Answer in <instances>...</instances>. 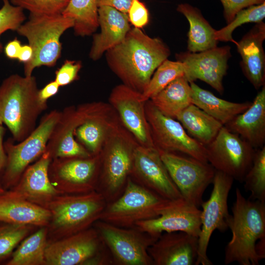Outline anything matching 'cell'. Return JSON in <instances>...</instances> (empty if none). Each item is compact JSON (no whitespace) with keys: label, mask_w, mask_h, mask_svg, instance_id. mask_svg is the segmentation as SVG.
<instances>
[{"label":"cell","mask_w":265,"mask_h":265,"mask_svg":"<svg viewBox=\"0 0 265 265\" xmlns=\"http://www.w3.org/2000/svg\"><path fill=\"white\" fill-rule=\"evenodd\" d=\"M106 53L109 67L123 84L142 93L170 52L161 39L150 37L134 27L122 42Z\"/></svg>","instance_id":"obj_1"},{"label":"cell","mask_w":265,"mask_h":265,"mask_svg":"<svg viewBox=\"0 0 265 265\" xmlns=\"http://www.w3.org/2000/svg\"><path fill=\"white\" fill-rule=\"evenodd\" d=\"M39 90L33 75L13 74L0 85V125L7 127L14 141H22L34 130L47 108L39 99Z\"/></svg>","instance_id":"obj_2"},{"label":"cell","mask_w":265,"mask_h":265,"mask_svg":"<svg viewBox=\"0 0 265 265\" xmlns=\"http://www.w3.org/2000/svg\"><path fill=\"white\" fill-rule=\"evenodd\" d=\"M228 221L232 238L225 249L224 264L258 265L256 244L265 237V202L246 199L237 188Z\"/></svg>","instance_id":"obj_3"},{"label":"cell","mask_w":265,"mask_h":265,"mask_svg":"<svg viewBox=\"0 0 265 265\" xmlns=\"http://www.w3.org/2000/svg\"><path fill=\"white\" fill-rule=\"evenodd\" d=\"M73 19L62 14L40 15L30 14L16 31L26 38L33 51L31 60L24 64L25 76L32 75L37 67L54 66L60 57V38L67 29L73 27Z\"/></svg>","instance_id":"obj_4"},{"label":"cell","mask_w":265,"mask_h":265,"mask_svg":"<svg viewBox=\"0 0 265 265\" xmlns=\"http://www.w3.org/2000/svg\"><path fill=\"white\" fill-rule=\"evenodd\" d=\"M102 194L95 191L80 195H59L48 202L51 218L48 225L58 238L66 237L85 230L100 218L104 210Z\"/></svg>","instance_id":"obj_5"},{"label":"cell","mask_w":265,"mask_h":265,"mask_svg":"<svg viewBox=\"0 0 265 265\" xmlns=\"http://www.w3.org/2000/svg\"><path fill=\"white\" fill-rule=\"evenodd\" d=\"M61 112L53 110L45 114L39 125L25 139L17 144L11 139L4 142L7 164L2 181L5 190L15 186L26 169L45 152Z\"/></svg>","instance_id":"obj_6"},{"label":"cell","mask_w":265,"mask_h":265,"mask_svg":"<svg viewBox=\"0 0 265 265\" xmlns=\"http://www.w3.org/2000/svg\"><path fill=\"white\" fill-rule=\"evenodd\" d=\"M170 200L129 179L123 195L104 210L100 218L115 226L129 227L158 217Z\"/></svg>","instance_id":"obj_7"},{"label":"cell","mask_w":265,"mask_h":265,"mask_svg":"<svg viewBox=\"0 0 265 265\" xmlns=\"http://www.w3.org/2000/svg\"><path fill=\"white\" fill-rule=\"evenodd\" d=\"M171 179L183 198L200 207L207 187L212 183L215 169L208 162L173 152L158 150Z\"/></svg>","instance_id":"obj_8"},{"label":"cell","mask_w":265,"mask_h":265,"mask_svg":"<svg viewBox=\"0 0 265 265\" xmlns=\"http://www.w3.org/2000/svg\"><path fill=\"white\" fill-rule=\"evenodd\" d=\"M234 180L227 174L215 170L210 197L201 205V225L196 265H212L207 255L208 247L215 230L224 232L228 228L230 214L228 212V198Z\"/></svg>","instance_id":"obj_9"},{"label":"cell","mask_w":265,"mask_h":265,"mask_svg":"<svg viewBox=\"0 0 265 265\" xmlns=\"http://www.w3.org/2000/svg\"><path fill=\"white\" fill-rule=\"evenodd\" d=\"M205 147L207 161L215 170L243 182L252 164L256 149L224 126Z\"/></svg>","instance_id":"obj_10"},{"label":"cell","mask_w":265,"mask_h":265,"mask_svg":"<svg viewBox=\"0 0 265 265\" xmlns=\"http://www.w3.org/2000/svg\"><path fill=\"white\" fill-rule=\"evenodd\" d=\"M145 110L153 143L158 150L179 152L208 162L206 147L189 136L179 121L164 115L149 100L145 102Z\"/></svg>","instance_id":"obj_11"},{"label":"cell","mask_w":265,"mask_h":265,"mask_svg":"<svg viewBox=\"0 0 265 265\" xmlns=\"http://www.w3.org/2000/svg\"><path fill=\"white\" fill-rule=\"evenodd\" d=\"M103 239L116 259L125 265L153 264L148 248L159 237H144L139 230L123 229L106 222H99Z\"/></svg>","instance_id":"obj_12"},{"label":"cell","mask_w":265,"mask_h":265,"mask_svg":"<svg viewBox=\"0 0 265 265\" xmlns=\"http://www.w3.org/2000/svg\"><path fill=\"white\" fill-rule=\"evenodd\" d=\"M201 212L198 207L184 198L170 200L160 215L135 223L142 233L159 237L163 232H184L198 237L201 230Z\"/></svg>","instance_id":"obj_13"},{"label":"cell","mask_w":265,"mask_h":265,"mask_svg":"<svg viewBox=\"0 0 265 265\" xmlns=\"http://www.w3.org/2000/svg\"><path fill=\"white\" fill-rule=\"evenodd\" d=\"M230 47H216L203 52L188 51L177 54L178 61L184 67V77L189 82L200 80L222 94V80L228 69V61L231 57Z\"/></svg>","instance_id":"obj_14"},{"label":"cell","mask_w":265,"mask_h":265,"mask_svg":"<svg viewBox=\"0 0 265 265\" xmlns=\"http://www.w3.org/2000/svg\"><path fill=\"white\" fill-rule=\"evenodd\" d=\"M97 160V157L53 159L49 168L50 180L63 194L89 192Z\"/></svg>","instance_id":"obj_15"},{"label":"cell","mask_w":265,"mask_h":265,"mask_svg":"<svg viewBox=\"0 0 265 265\" xmlns=\"http://www.w3.org/2000/svg\"><path fill=\"white\" fill-rule=\"evenodd\" d=\"M99 241L97 233L85 230L47 243L45 259L48 265L85 264L97 253Z\"/></svg>","instance_id":"obj_16"},{"label":"cell","mask_w":265,"mask_h":265,"mask_svg":"<svg viewBox=\"0 0 265 265\" xmlns=\"http://www.w3.org/2000/svg\"><path fill=\"white\" fill-rule=\"evenodd\" d=\"M109 101L125 126L141 145L155 147L147 120L141 93L122 84L114 88Z\"/></svg>","instance_id":"obj_17"},{"label":"cell","mask_w":265,"mask_h":265,"mask_svg":"<svg viewBox=\"0 0 265 265\" xmlns=\"http://www.w3.org/2000/svg\"><path fill=\"white\" fill-rule=\"evenodd\" d=\"M132 164L137 174L154 192L171 200L183 198L156 147L137 146L133 150Z\"/></svg>","instance_id":"obj_18"},{"label":"cell","mask_w":265,"mask_h":265,"mask_svg":"<svg viewBox=\"0 0 265 265\" xmlns=\"http://www.w3.org/2000/svg\"><path fill=\"white\" fill-rule=\"evenodd\" d=\"M198 237L184 232L165 233L148 248L153 264L193 265L197 257Z\"/></svg>","instance_id":"obj_19"},{"label":"cell","mask_w":265,"mask_h":265,"mask_svg":"<svg viewBox=\"0 0 265 265\" xmlns=\"http://www.w3.org/2000/svg\"><path fill=\"white\" fill-rule=\"evenodd\" d=\"M52 160L49 154L44 152L37 161L26 169L17 184L9 190L18 196L45 208L54 197L63 194L50 180L49 168Z\"/></svg>","instance_id":"obj_20"},{"label":"cell","mask_w":265,"mask_h":265,"mask_svg":"<svg viewBox=\"0 0 265 265\" xmlns=\"http://www.w3.org/2000/svg\"><path fill=\"white\" fill-rule=\"evenodd\" d=\"M80 122L79 112L74 106L67 107L61 112L45 151L52 159L91 157V154L75 137L74 132Z\"/></svg>","instance_id":"obj_21"},{"label":"cell","mask_w":265,"mask_h":265,"mask_svg":"<svg viewBox=\"0 0 265 265\" xmlns=\"http://www.w3.org/2000/svg\"><path fill=\"white\" fill-rule=\"evenodd\" d=\"M265 39V24L262 21L235 43L241 57L243 73L256 89L265 83V54L263 47Z\"/></svg>","instance_id":"obj_22"},{"label":"cell","mask_w":265,"mask_h":265,"mask_svg":"<svg viewBox=\"0 0 265 265\" xmlns=\"http://www.w3.org/2000/svg\"><path fill=\"white\" fill-rule=\"evenodd\" d=\"M98 14L101 31L94 35L89 52L90 58L94 61L122 42L131 29L128 14L114 8L99 6Z\"/></svg>","instance_id":"obj_23"},{"label":"cell","mask_w":265,"mask_h":265,"mask_svg":"<svg viewBox=\"0 0 265 265\" xmlns=\"http://www.w3.org/2000/svg\"><path fill=\"white\" fill-rule=\"evenodd\" d=\"M238 134L255 149L265 143V86L257 94L250 106L224 125Z\"/></svg>","instance_id":"obj_24"},{"label":"cell","mask_w":265,"mask_h":265,"mask_svg":"<svg viewBox=\"0 0 265 265\" xmlns=\"http://www.w3.org/2000/svg\"><path fill=\"white\" fill-rule=\"evenodd\" d=\"M51 218L50 211L6 190L0 194V221L45 227Z\"/></svg>","instance_id":"obj_25"},{"label":"cell","mask_w":265,"mask_h":265,"mask_svg":"<svg viewBox=\"0 0 265 265\" xmlns=\"http://www.w3.org/2000/svg\"><path fill=\"white\" fill-rule=\"evenodd\" d=\"M102 107L98 104H88L78 107L80 122L74 136L91 154H96L101 148L109 128L104 121Z\"/></svg>","instance_id":"obj_26"},{"label":"cell","mask_w":265,"mask_h":265,"mask_svg":"<svg viewBox=\"0 0 265 265\" xmlns=\"http://www.w3.org/2000/svg\"><path fill=\"white\" fill-rule=\"evenodd\" d=\"M133 150L119 137L110 143L105 159V179L109 190L115 191L123 184L132 166Z\"/></svg>","instance_id":"obj_27"},{"label":"cell","mask_w":265,"mask_h":265,"mask_svg":"<svg viewBox=\"0 0 265 265\" xmlns=\"http://www.w3.org/2000/svg\"><path fill=\"white\" fill-rule=\"evenodd\" d=\"M192 89V103L225 125L245 111L251 102L234 103L219 98L211 92L189 82Z\"/></svg>","instance_id":"obj_28"},{"label":"cell","mask_w":265,"mask_h":265,"mask_svg":"<svg viewBox=\"0 0 265 265\" xmlns=\"http://www.w3.org/2000/svg\"><path fill=\"white\" fill-rule=\"evenodd\" d=\"M177 10L183 14L188 21L187 50L189 52L198 53L217 47L215 38L216 30L204 18L197 8L188 3H181Z\"/></svg>","instance_id":"obj_29"},{"label":"cell","mask_w":265,"mask_h":265,"mask_svg":"<svg viewBox=\"0 0 265 265\" xmlns=\"http://www.w3.org/2000/svg\"><path fill=\"white\" fill-rule=\"evenodd\" d=\"M176 119L189 136L205 146L213 140L224 126L193 104L179 113Z\"/></svg>","instance_id":"obj_30"},{"label":"cell","mask_w":265,"mask_h":265,"mask_svg":"<svg viewBox=\"0 0 265 265\" xmlns=\"http://www.w3.org/2000/svg\"><path fill=\"white\" fill-rule=\"evenodd\" d=\"M164 115L176 119L178 114L192 103V89L184 76L169 83L150 100Z\"/></svg>","instance_id":"obj_31"},{"label":"cell","mask_w":265,"mask_h":265,"mask_svg":"<svg viewBox=\"0 0 265 265\" xmlns=\"http://www.w3.org/2000/svg\"><path fill=\"white\" fill-rule=\"evenodd\" d=\"M97 0H70L62 15L73 20L76 35L84 37L99 27Z\"/></svg>","instance_id":"obj_32"},{"label":"cell","mask_w":265,"mask_h":265,"mask_svg":"<svg viewBox=\"0 0 265 265\" xmlns=\"http://www.w3.org/2000/svg\"><path fill=\"white\" fill-rule=\"evenodd\" d=\"M48 228L43 227L25 238L13 252L6 265H46Z\"/></svg>","instance_id":"obj_33"},{"label":"cell","mask_w":265,"mask_h":265,"mask_svg":"<svg viewBox=\"0 0 265 265\" xmlns=\"http://www.w3.org/2000/svg\"><path fill=\"white\" fill-rule=\"evenodd\" d=\"M184 76V67L179 61L166 59L156 70L146 88L141 93L143 101L150 100L175 79Z\"/></svg>","instance_id":"obj_34"},{"label":"cell","mask_w":265,"mask_h":265,"mask_svg":"<svg viewBox=\"0 0 265 265\" xmlns=\"http://www.w3.org/2000/svg\"><path fill=\"white\" fill-rule=\"evenodd\" d=\"M249 199L265 202V146L256 149L252 164L243 182Z\"/></svg>","instance_id":"obj_35"},{"label":"cell","mask_w":265,"mask_h":265,"mask_svg":"<svg viewBox=\"0 0 265 265\" xmlns=\"http://www.w3.org/2000/svg\"><path fill=\"white\" fill-rule=\"evenodd\" d=\"M265 17V2L245 8L235 15L234 19L225 27L215 31V38L217 41H236L233 39L234 30L242 24L248 23H258Z\"/></svg>","instance_id":"obj_36"},{"label":"cell","mask_w":265,"mask_h":265,"mask_svg":"<svg viewBox=\"0 0 265 265\" xmlns=\"http://www.w3.org/2000/svg\"><path fill=\"white\" fill-rule=\"evenodd\" d=\"M30 225L5 223L0 225V263L12 255L14 249L28 234Z\"/></svg>","instance_id":"obj_37"},{"label":"cell","mask_w":265,"mask_h":265,"mask_svg":"<svg viewBox=\"0 0 265 265\" xmlns=\"http://www.w3.org/2000/svg\"><path fill=\"white\" fill-rule=\"evenodd\" d=\"M11 3L26 10L30 14L55 15L62 14L70 0H10Z\"/></svg>","instance_id":"obj_38"},{"label":"cell","mask_w":265,"mask_h":265,"mask_svg":"<svg viewBox=\"0 0 265 265\" xmlns=\"http://www.w3.org/2000/svg\"><path fill=\"white\" fill-rule=\"evenodd\" d=\"M3 4L0 8V37L7 30H15L26 20L24 10L12 4L10 0H2ZM3 49L0 41V53Z\"/></svg>","instance_id":"obj_39"},{"label":"cell","mask_w":265,"mask_h":265,"mask_svg":"<svg viewBox=\"0 0 265 265\" xmlns=\"http://www.w3.org/2000/svg\"><path fill=\"white\" fill-rule=\"evenodd\" d=\"M81 68L80 61L66 60L55 71L54 80L60 87L67 85L78 79Z\"/></svg>","instance_id":"obj_40"},{"label":"cell","mask_w":265,"mask_h":265,"mask_svg":"<svg viewBox=\"0 0 265 265\" xmlns=\"http://www.w3.org/2000/svg\"><path fill=\"white\" fill-rule=\"evenodd\" d=\"M129 22L134 27L140 28L149 22V12L145 5L139 0H133L128 12Z\"/></svg>","instance_id":"obj_41"},{"label":"cell","mask_w":265,"mask_h":265,"mask_svg":"<svg viewBox=\"0 0 265 265\" xmlns=\"http://www.w3.org/2000/svg\"><path fill=\"white\" fill-rule=\"evenodd\" d=\"M223 6V15L227 24L229 23L240 10L265 2V0H220Z\"/></svg>","instance_id":"obj_42"},{"label":"cell","mask_w":265,"mask_h":265,"mask_svg":"<svg viewBox=\"0 0 265 265\" xmlns=\"http://www.w3.org/2000/svg\"><path fill=\"white\" fill-rule=\"evenodd\" d=\"M133 0H97L98 7L108 6L128 14Z\"/></svg>","instance_id":"obj_43"},{"label":"cell","mask_w":265,"mask_h":265,"mask_svg":"<svg viewBox=\"0 0 265 265\" xmlns=\"http://www.w3.org/2000/svg\"><path fill=\"white\" fill-rule=\"evenodd\" d=\"M60 86L54 80L47 84L43 88L39 90L38 98L40 101L47 104V100L57 93Z\"/></svg>","instance_id":"obj_44"},{"label":"cell","mask_w":265,"mask_h":265,"mask_svg":"<svg viewBox=\"0 0 265 265\" xmlns=\"http://www.w3.org/2000/svg\"><path fill=\"white\" fill-rule=\"evenodd\" d=\"M5 128L0 125V187H2V181L7 164V156L5 151L3 137Z\"/></svg>","instance_id":"obj_45"},{"label":"cell","mask_w":265,"mask_h":265,"mask_svg":"<svg viewBox=\"0 0 265 265\" xmlns=\"http://www.w3.org/2000/svg\"><path fill=\"white\" fill-rule=\"evenodd\" d=\"M22 45L17 38L8 42L4 48L6 56L10 59H17Z\"/></svg>","instance_id":"obj_46"},{"label":"cell","mask_w":265,"mask_h":265,"mask_svg":"<svg viewBox=\"0 0 265 265\" xmlns=\"http://www.w3.org/2000/svg\"><path fill=\"white\" fill-rule=\"evenodd\" d=\"M33 56V51L31 47L28 45H22L17 60L24 64L29 62Z\"/></svg>","instance_id":"obj_47"},{"label":"cell","mask_w":265,"mask_h":265,"mask_svg":"<svg viewBox=\"0 0 265 265\" xmlns=\"http://www.w3.org/2000/svg\"><path fill=\"white\" fill-rule=\"evenodd\" d=\"M256 251L261 261L265 258V237L260 238L257 242Z\"/></svg>","instance_id":"obj_48"},{"label":"cell","mask_w":265,"mask_h":265,"mask_svg":"<svg viewBox=\"0 0 265 265\" xmlns=\"http://www.w3.org/2000/svg\"><path fill=\"white\" fill-rule=\"evenodd\" d=\"M5 190L2 187H0V194L3 193Z\"/></svg>","instance_id":"obj_49"}]
</instances>
